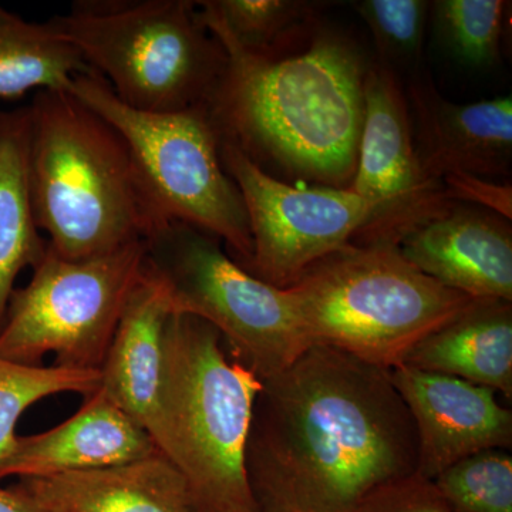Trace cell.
Here are the masks:
<instances>
[{
	"instance_id": "6da1fadb",
	"label": "cell",
	"mask_w": 512,
	"mask_h": 512,
	"mask_svg": "<svg viewBox=\"0 0 512 512\" xmlns=\"http://www.w3.org/2000/svg\"><path fill=\"white\" fill-rule=\"evenodd\" d=\"M417 466L416 424L389 369L312 345L262 382L245 450L259 512H356Z\"/></svg>"
},
{
	"instance_id": "7a4b0ae2",
	"label": "cell",
	"mask_w": 512,
	"mask_h": 512,
	"mask_svg": "<svg viewBox=\"0 0 512 512\" xmlns=\"http://www.w3.org/2000/svg\"><path fill=\"white\" fill-rule=\"evenodd\" d=\"M205 26L227 59L205 103L221 141L259 168L276 165L326 187L353 180L366 72L348 42L322 35L291 56L262 55Z\"/></svg>"
},
{
	"instance_id": "3957f363",
	"label": "cell",
	"mask_w": 512,
	"mask_h": 512,
	"mask_svg": "<svg viewBox=\"0 0 512 512\" xmlns=\"http://www.w3.org/2000/svg\"><path fill=\"white\" fill-rule=\"evenodd\" d=\"M29 107L33 207L55 254L97 258L163 228L113 124L70 90H39Z\"/></svg>"
},
{
	"instance_id": "277c9868",
	"label": "cell",
	"mask_w": 512,
	"mask_h": 512,
	"mask_svg": "<svg viewBox=\"0 0 512 512\" xmlns=\"http://www.w3.org/2000/svg\"><path fill=\"white\" fill-rule=\"evenodd\" d=\"M222 342L197 316L168 319L161 453L183 474L197 512L254 511L245 450L262 382Z\"/></svg>"
},
{
	"instance_id": "5b68a950",
	"label": "cell",
	"mask_w": 512,
	"mask_h": 512,
	"mask_svg": "<svg viewBox=\"0 0 512 512\" xmlns=\"http://www.w3.org/2000/svg\"><path fill=\"white\" fill-rule=\"evenodd\" d=\"M286 289L311 345L389 370L474 301L424 275L389 245L350 244Z\"/></svg>"
},
{
	"instance_id": "8992f818",
	"label": "cell",
	"mask_w": 512,
	"mask_h": 512,
	"mask_svg": "<svg viewBox=\"0 0 512 512\" xmlns=\"http://www.w3.org/2000/svg\"><path fill=\"white\" fill-rule=\"evenodd\" d=\"M47 22L121 103L147 113L205 106L227 60L190 0H76Z\"/></svg>"
},
{
	"instance_id": "52a82bcc",
	"label": "cell",
	"mask_w": 512,
	"mask_h": 512,
	"mask_svg": "<svg viewBox=\"0 0 512 512\" xmlns=\"http://www.w3.org/2000/svg\"><path fill=\"white\" fill-rule=\"evenodd\" d=\"M70 92L124 137L160 224L183 222L221 239L242 268L252 256L247 210L221 158L205 106L147 113L121 103L99 74L74 77Z\"/></svg>"
},
{
	"instance_id": "ba28073f",
	"label": "cell",
	"mask_w": 512,
	"mask_h": 512,
	"mask_svg": "<svg viewBox=\"0 0 512 512\" xmlns=\"http://www.w3.org/2000/svg\"><path fill=\"white\" fill-rule=\"evenodd\" d=\"M148 264L170 291L173 313L214 326L232 356L261 382L278 375L309 348L288 289L249 274L220 247V239L170 222L147 241Z\"/></svg>"
},
{
	"instance_id": "9c48e42d",
	"label": "cell",
	"mask_w": 512,
	"mask_h": 512,
	"mask_svg": "<svg viewBox=\"0 0 512 512\" xmlns=\"http://www.w3.org/2000/svg\"><path fill=\"white\" fill-rule=\"evenodd\" d=\"M147 254V241L84 261H69L47 247L29 284L10 296L0 357L40 366L53 353L55 366L101 372Z\"/></svg>"
},
{
	"instance_id": "30bf717a",
	"label": "cell",
	"mask_w": 512,
	"mask_h": 512,
	"mask_svg": "<svg viewBox=\"0 0 512 512\" xmlns=\"http://www.w3.org/2000/svg\"><path fill=\"white\" fill-rule=\"evenodd\" d=\"M221 158L251 229L252 256L244 269L276 288H289L320 259L352 244L372 215L350 188L292 187L225 141Z\"/></svg>"
},
{
	"instance_id": "8fae6325",
	"label": "cell",
	"mask_w": 512,
	"mask_h": 512,
	"mask_svg": "<svg viewBox=\"0 0 512 512\" xmlns=\"http://www.w3.org/2000/svg\"><path fill=\"white\" fill-rule=\"evenodd\" d=\"M349 188L372 210L357 237L360 245L397 247L413 229L451 207L441 181L421 163L409 106L387 67L366 72L365 119Z\"/></svg>"
},
{
	"instance_id": "7c38bea8",
	"label": "cell",
	"mask_w": 512,
	"mask_h": 512,
	"mask_svg": "<svg viewBox=\"0 0 512 512\" xmlns=\"http://www.w3.org/2000/svg\"><path fill=\"white\" fill-rule=\"evenodd\" d=\"M390 376L416 424L421 477L433 481L480 451L511 450L512 412L490 387L404 365Z\"/></svg>"
},
{
	"instance_id": "4fadbf2b",
	"label": "cell",
	"mask_w": 512,
	"mask_h": 512,
	"mask_svg": "<svg viewBox=\"0 0 512 512\" xmlns=\"http://www.w3.org/2000/svg\"><path fill=\"white\" fill-rule=\"evenodd\" d=\"M414 143L424 168L441 180L447 174L491 178L510 175L512 99L495 97L473 104L444 99L433 83L410 86Z\"/></svg>"
},
{
	"instance_id": "5bb4252c",
	"label": "cell",
	"mask_w": 512,
	"mask_h": 512,
	"mask_svg": "<svg viewBox=\"0 0 512 512\" xmlns=\"http://www.w3.org/2000/svg\"><path fill=\"white\" fill-rule=\"evenodd\" d=\"M397 248L446 288L512 302V231L497 214L450 207L409 232Z\"/></svg>"
},
{
	"instance_id": "9a60e30c",
	"label": "cell",
	"mask_w": 512,
	"mask_h": 512,
	"mask_svg": "<svg viewBox=\"0 0 512 512\" xmlns=\"http://www.w3.org/2000/svg\"><path fill=\"white\" fill-rule=\"evenodd\" d=\"M161 454L150 434L100 389L55 429L16 437L0 458V481L46 478L134 463Z\"/></svg>"
},
{
	"instance_id": "2e32d148",
	"label": "cell",
	"mask_w": 512,
	"mask_h": 512,
	"mask_svg": "<svg viewBox=\"0 0 512 512\" xmlns=\"http://www.w3.org/2000/svg\"><path fill=\"white\" fill-rule=\"evenodd\" d=\"M171 315L170 291L148 264L147 254L146 271L128 298L101 367L99 387L150 434L160 451L164 444L161 390L165 328Z\"/></svg>"
},
{
	"instance_id": "e0dca14e",
	"label": "cell",
	"mask_w": 512,
	"mask_h": 512,
	"mask_svg": "<svg viewBox=\"0 0 512 512\" xmlns=\"http://www.w3.org/2000/svg\"><path fill=\"white\" fill-rule=\"evenodd\" d=\"M18 485L46 512H197L183 474L163 454Z\"/></svg>"
},
{
	"instance_id": "ac0fdd59",
	"label": "cell",
	"mask_w": 512,
	"mask_h": 512,
	"mask_svg": "<svg viewBox=\"0 0 512 512\" xmlns=\"http://www.w3.org/2000/svg\"><path fill=\"white\" fill-rule=\"evenodd\" d=\"M402 365L453 376L512 397V302L474 299L419 340Z\"/></svg>"
},
{
	"instance_id": "d6986e66",
	"label": "cell",
	"mask_w": 512,
	"mask_h": 512,
	"mask_svg": "<svg viewBox=\"0 0 512 512\" xmlns=\"http://www.w3.org/2000/svg\"><path fill=\"white\" fill-rule=\"evenodd\" d=\"M30 141V107L0 109V326L16 278L28 266L35 268L49 247L33 207Z\"/></svg>"
},
{
	"instance_id": "ffe728a7",
	"label": "cell",
	"mask_w": 512,
	"mask_h": 512,
	"mask_svg": "<svg viewBox=\"0 0 512 512\" xmlns=\"http://www.w3.org/2000/svg\"><path fill=\"white\" fill-rule=\"evenodd\" d=\"M79 50L49 22H28L0 5V99L30 90H70L90 72Z\"/></svg>"
},
{
	"instance_id": "44dd1931",
	"label": "cell",
	"mask_w": 512,
	"mask_h": 512,
	"mask_svg": "<svg viewBox=\"0 0 512 512\" xmlns=\"http://www.w3.org/2000/svg\"><path fill=\"white\" fill-rule=\"evenodd\" d=\"M197 5L205 25L262 55L281 52L313 12V3L293 0H205Z\"/></svg>"
},
{
	"instance_id": "7402d4cb",
	"label": "cell",
	"mask_w": 512,
	"mask_h": 512,
	"mask_svg": "<svg viewBox=\"0 0 512 512\" xmlns=\"http://www.w3.org/2000/svg\"><path fill=\"white\" fill-rule=\"evenodd\" d=\"M100 370L26 366L0 357V458L15 443V429L32 404L53 394H92L100 387Z\"/></svg>"
},
{
	"instance_id": "603a6c76",
	"label": "cell",
	"mask_w": 512,
	"mask_h": 512,
	"mask_svg": "<svg viewBox=\"0 0 512 512\" xmlns=\"http://www.w3.org/2000/svg\"><path fill=\"white\" fill-rule=\"evenodd\" d=\"M433 483L451 512H512V457L507 450L463 458Z\"/></svg>"
},
{
	"instance_id": "cb8c5ba5",
	"label": "cell",
	"mask_w": 512,
	"mask_h": 512,
	"mask_svg": "<svg viewBox=\"0 0 512 512\" xmlns=\"http://www.w3.org/2000/svg\"><path fill=\"white\" fill-rule=\"evenodd\" d=\"M504 0H441L434 3L437 28L461 63L493 66L500 56Z\"/></svg>"
},
{
	"instance_id": "d4e9b609",
	"label": "cell",
	"mask_w": 512,
	"mask_h": 512,
	"mask_svg": "<svg viewBox=\"0 0 512 512\" xmlns=\"http://www.w3.org/2000/svg\"><path fill=\"white\" fill-rule=\"evenodd\" d=\"M355 9L375 37L384 62H419L429 3L423 0H363Z\"/></svg>"
},
{
	"instance_id": "484cf974",
	"label": "cell",
	"mask_w": 512,
	"mask_h": 512,
	"mask_svg": "<svg viewBox=\"0 0 512 512\" xmlns=\"http://www.w3.org/2000/svg\"><path fill=\"white\" fill-rule=\"evenodd\" d=\"M356 512H451L433 481L420 474L372 491Z\"/></svg>"
},
{
	"instance_id": "4316f807",
	"label": "cell",
	"mask_w": 512,
	"mask_h": 512,
	"mask_svg": "<svg viewBox=\"0 0 512 512\" xmlns=\"http://www.w3.org/2000/svg\"><path fill=\"white\" fill-rule=\"evenodd\" d=\"M447 200L473 202L504 220L512 218L511 184L495 183L491 178L471 174H447L441 177Z\"/></svg>"
},
{
	"instance_id": "83f0119b",
	"label": "cell",
	"mask_w": 512,
	"mask_h": 512,
	"mask_svg": "<svg viewBox=\"0 0 512 512\" xmlns=\"http://www.w3.org/2000/svg\"><path fill=\"white\" fill-rule=\"evenodd\" d=\"M0 512H45L18 484L5 488L0 485Z\"/></svg>"
},
{
	"instance_id": "f1b7e54d",
	"label": "cell",
	"mask_w": 512,
	"mask_h": 512,
	"mask_svg": "<svg viewBox=\"0 0 512 512\" xmlns=\"http://www.w3.org/2000/svg\"><path fill=\"white\" fill-rule=\"evenodd\" d=\"M247 512H259L258 510H254V511H247Z\"/></svg>"
},
{
	"instance_id": "f546056e",
	"label": "cell",
	"mask_w": 512,
	"mask_h": 512,
	"mask_svg": "<svg viewBox=\"0 0 512 512\" xmlns=\"http://www.w3.org/2000/svg\"><path fill=\"white\" fill-rule=\"evenodd\" d=\"M46 512V511H45Z\"/></svg>"
}]
</instances>
